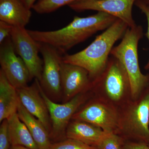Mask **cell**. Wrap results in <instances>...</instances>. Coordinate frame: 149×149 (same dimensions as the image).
I'll return each instance as SVG.
<instances>
[{"label":"cell","instance_id":"cell-1","mask_svg":"<svg viewBox=\"0 0 149 149\" xmlns=\"http://www.w3.org/2000/svg\"><path fill=\"white\" fill-rule=\"evenodd\" d=\"M116 17L102 12L86 17H74L72 21L61 29L54 31L28 30L35 40L56 48L61 54L83 42L97 32L106 30L116 21Z\"/></svg>","mask_w":149,"mask_h":149},{"label":"cell","instance_id":"cell-2","mask_svg":"<svg viewBox=\"0 0 149 149\" xmlns=\"http://www.w3.org/2000/svg\"><path fill=\"white\" fill-rule=\"evenodd\" d=\"M128 27L125 22L118 19L84 49L63 56V61L85 68L92 81L95 80L105 69L115 43L123 38Z\"/></svg>","mask_w":149,"mask_h":149},{"label":"cell","instance_id":"cell-3","mask_svg":"<svg viewBox=\"0 0 149 149\" xmlns=\"http://www.w3.org/2000/svg\"><path fill=\"white\" fill-rule=\"evenodd\" d=\"M143 36L140 25L128 27L120 44L113 48L110 54L117 59L124 67L130 85V93L133 100L139 98L149 86V74L142 73L139 66L138 45Z\"/></svg>","mask_w":149,"mask_h":149},{"label":"cell","instance_id":"cell-4","mask_svg":"<svg viewBox=\"0 0 149 149\" xmlns=\"http://www.w3.org/2000/svg\"><path fill=\"white\" fill-rule=\"evenodd\" d=\"M120 116L116 134L128 141L149 144V90L146 89Z\"/></svg>","mask_w":149,"mask_h":149},{"label":"cell","instance_id":"cell-5","mask_svg":"<svg viewBox=\"0 0 149 149\" xmlns=\"http://www.w3.org/2000/svg\"><path fill=\"white\" fill-rule=\"evenodd\" d=\"M40 94L47 107L50 117L52 128L50 137L58 139L65 134L70 120L76 113L78 108L85 102L87 96L85 93L78 94L66 102L58 104L55 102L45 93L39 82ZM84 93V92H83Z\"/></svg>","mask_w":149,"mask_h":149},{"label":"cell","instance_id":"cell-6","mask_svg":"<svg viewBox=\"0 0 149 149\" xmlns=\"http://www.w3.org/2000/svg\"><path fill=\"white\" fill-rule=\"evenodd\" d=\"M10 38L16 54L29 70L31 80L35 78L40 81L44 62L39 55L40 43L31 37L25 27H13Z\"/></svg>","mask_w":149,"mask_h":149},{"label":"cell","instance_id":"cell-7","mask_svg":"<svg viewBox=\"0 0 149 149\" xmlns=\"http://www.w3.org/2000/svg\"><path fill=\"white\" fill-rule=\"evenodd\" d=\"M39 43L44 62L42 77L39 82L45 93H48L47 95L59 99L62 95L61 70L63 56L53 46Z\"/></svg>","mask_w":149,"mask_h":149},{"label":"cell","instance_id":"cell-8","mask_svg":"<svg viewBox=\"0 0 149 149\" xmlns=\"http://www.w3.org/2000/svg\"><path fill=\"white\" fill-rule=\"evenodd\" d=\"M72 119L89 123L107 133H117L120 125V116L113 107L96 101L88 104L75 113Z\"/></svg>","mask_w":149,"mask_h":149},{"label":"cell","instance_id":"cell-9","mask_svg":"<svg viewBox=\"0 0 149 149\" xmlns=\"http://www.w3.org/2000/svg\"><path fill=\"white\" fill-rule=\"evenodd\" d=\"M0 64L1 70L16 89L27 86L31 80L27 65L20 56H17L10 37L1 45Z\"/></svg>","mask_w":149,"mask_h":149},{"label":"cell","instance_id":"cell-10","mask_svg":"<svg viewBox=\"0 0 149 149\" xmlns=\"http://www.w3.org/2000/svg\"><path fill=\"white\" fill-rule=\"evenodd\" d=\"M137 0H82L68 6L72 10L82 12L87 10L102 12L125 22L129 27L137 24L132 15L133 5Z\"/></svg>","mask_w":149,"mask_h":149},{"label":"cell","instance_id":"cell-11","mask_svg":"<svg viewBox=\"0 0 149 149\" xmlns=\"http://www.w3.org/2000/svg\"><path fill=\"white\" fill-rule=\"evenodd\" d=\"M93 82L102 84L109 98L113 102L120 101L130 91L128 75L120 62L112 56L101 74Z\"/></svg>","mask_w":149,"mask_h":149},{"label":"cell","instance_id":"cell-12","mask_svg":"<svg viewBox=\"0 0 149 149\" xmlns=\"http://www.w3.org/2000/svg\"><path fill=\"white\" fill-rule=\"evenodd\" d=\"M61 75L63 103L68 102L92 86L93 81L89 72L78 65L62 61Z\"/></svg>","mask_w":149,"mask_h":149},{"label":"cell","instance_id":"cell-13","mask_svg":"<svg viewBox=\"0 0 149 149\" xmlns=\"http://www.w3.org/2000/svg\"><path fill=\"white\" fill-rule=\"evenodd\" d=\"M39 84V80L35 79L32 85L17 89V91L22 105L41 121L50 135L52 128L50 117L45 102L40 94Z\"/></svg>","mask_w":149,"mask_h":149},{"label":"cell","instance_id":"cell-14","mask_svg":"<svg viewBox=\"0 0 149 149\" xmlns=\"http://www.w3.org/2000/svg\"><path fill=\"white\" fill-rule=\"evenodd\" d=\"M31 10L20 0H0V20L13 27H25L32 16Z\"/></svg>","mask_w":149,"mask_h":149},{"label":"cell","instance_id":"cell-15","mask_svg":"<svg viewBox=\"0 0 149 149\" xmlns=\"http://www.w3.org/2000/svg\"><path fill=\"white\" fill-rule=\"evenodd\" d=\"M107 133H108L89 123L74 120L68 125L65 136L68 139H74L96 147Z\"/></svg>","mask_w":149,"mask_h":149},{"label":"cell","instance_id":"cell-16","mask_svg":"<svg viewBox=\"0 0 149 149\" xmlns=\"http://www.w3.org/2000/svg\"><path fill=\"white\" fill-rule=\"evenodd\" d=\"M17 113L19 117L28 128L39 149H49L51 143L47 130L38 118L31 114L19 101Z\"/></svg>","mask_w":149,"mask_h":149},{"label":"cell","instance_id":"cell-17","mask_svg":"<svg viewBox=\"0 0 149 149\" xmlns=\"http://www.w3.org/2000/svg\"><path fill=\"white\" fill-rule=\"evenodd\" d=\"M19 101L17 89L0 70V122L17 112Z\"/></svg>","mask_w":149,"mask_h":149},{"label":"cell","instance_id":"cell-18","mask_svg":"<svg viewBox=\"0 0 149 149\" xmlns=\"http://www.w3.org/2000/svg\"><path fill=\"white\" fill-rule=\"evenodd\" d=\"M7 119L11 146H21L32 149H39L28 128L19 117L17 112Z\"/></svg>","mask_w":149,"mask_h":149},{"label":"cell","instance_id":"cell-19","mask_svg":"<svg viewBox=\"0 0 149 149\" xmlns=\"http://www.w3.org/2000/svg\"><path fill=\"white\" fill-rule=\"evenodd\" d=\"M82 0H38L32 9L37 13L47 14L53 12L63 6Z\"/></svg>","mask_w":149,"mask_h":149},{"label":"cell","instance_id":"cell-20","mask_svg":"<svg viewBox=\"0 0 149 149\" xmlns=\"http://www.w3.org/2000/svg\"><path fill=\"white\" fill-rule=\"evenodd\" d=\"M125 141L122 137L116 133H107L96 148L97 149H123Z\"/></svg>","mask_w":149,"mask_h":149},{"label":"cell","instance_id":"cell-21","mask_svg":"<svg viewBox=\"0 0 149 149\" xmlns=\"http://www.w3.org/2000/svg\"><path fill=\"white\" fill-rule=\"evenodd\" d=\"M49 149H97L77 140L71 139H67L52 144Z\"/></svg>","mask_w":149,"mask_h":149},{"label":"cell","instance_id":"cell-22","mask_svg":"<svg viewBox=\"0 0 149 149\" xmlns=\"http://www.w3.org/2000/svg\"><path fill=\"white\" fill-rule=\"evenodd\" d=\"M7 119L3 120L0 126V149H10Z\"/></svg>","mask_w":149,"mask_h":149},{"label":"cell","instance_id":"cell-23","mask_svg":"<svg viewBox=\"0 0 149 149\" xmlns=\"http://www.w3.org/2000/svg\"><path fill=\"white\" fill-rule=\"evenodd\" d=\"M135 5L146 15L148 22V29L146 36L149 42V4L145 2L143 0H137ZM145 69L149 70V58L148 61L145 67Z\"/></svg>","mask_w":149,"mask_h":149},{"label":"cell","instance_id":"cell-24","mask_svg":"<svg viewBox=\"0 0 149 149\" xmlns=\"http://www.w3.org/2000/svg\"><path fill=\"white\" fill-rule=\"evenodd\" d=\"M13 27L10 24L0 20V45L10 37Z\"/></svg>","mask_w":149,"mask_h":149},{"label":"cell","instance_id":"cell-25","mask_svg":"<svg viewBox=\"0 0 149 149\" xmlns=\"http://www.w3.org/2000/svg\"><path fill=\"white\" fill-rule=\"evenodd\" d=\"M123 149H149L148 144L141 142L125 141Z\"/></svg>","mask_w":149,"mask_h":149},{"label":"cell","instance_id":"cell-26","mask_svg":"<svg viewBox=\"0 0 149 149\" xmlns=\"http://www.w3.org/2000/svg\"><path fill=\"white\" fill-rule=\"evenodd\" d=\"M22 3L29 9H32L33 6L38 0H20Z\"/></svg>","mask_w":149,"mask_h":149},{"label":"cell","instance_id":"cell-27","mask_svg":"<svg viewBox=\"0 0 149 149\" xmlns=\"http://www.w3.org/2000/svg\"><path fill=\"white\" fill-rule=\"evenodd\" d=\"M10 149H32L21 146H11Z\"/></svg>","mask_w":149,"mask_h":149},{"label":"cell","instance_id":"cell-28","mask_svg":"<svg viewBox=\"0 0 149 149\" xmlns=\"http://www.w3.org/2000/svg\"><path fill=\"white\" fill-rule=\"evenodd\" d=\"M143 1L145 2L148 3L149 4V0H143Z\"/></svg>","mask_w":149,"mask_h":149},{"label":"cell","instance_id":"cell-29","mask_svg":"<svg viewBox=\"0 0 149 149\" xmlns=\"http://www.w3.org/2000/svg\"><path fill=\"white\" fill-rule=\"evenodd\" d=\"M148 146L149 147V144L148 145Z\"/></svg>","mask_w":149,"mask_h":149}]
</instances>
